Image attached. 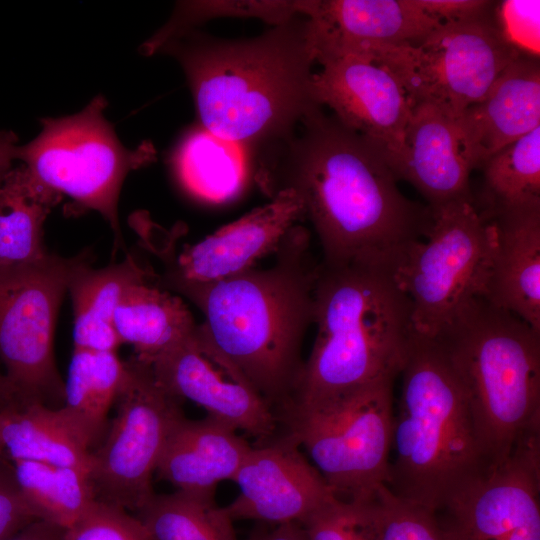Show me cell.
Returning <instances> with one entry per match:
<instances>
[{
    "label": "cell",
    "mask_w": 540,
    "mask_h": 540,
    "mask_svg": "<svg viewBox=\"0 0 540 540\" xmlns=\"http://www.w3.org/2000/svg\"><path fill=\"white\" fill-rule=\"evenodd\" d=\"M255 156L254 180L265 194L300 197L325 265L359 262L393 274L428 231L430 207L407 198L383 154L322 108Z\"/></svg>",
    "instance_id": "6da1fadb"
},
{
    "label": "cell",
    "mask_w": 540,
    "mask_h": 540,
    "mask_svg": "<svg viewBox=\"0 0 540 540\" xmlns=\"http://www.w3.org/2000/svg\"><path fill=\"white\" fill-rule=\"evenodd\" d=\"M157 51L180 63L200 126L241 145L251 159L289 138L306 116L322 108L314 91L316 55L306 16L247 39L190 29Z\"/></svg>",
    "instance_id": "7a4b0ae2"
},
{
    "label": "cell",
    "mask_w": 540,
    "mask_h": 540,
    "mask_svg": "<svg viewBox=\"0 0 540 540\" xmlns=\"http://www.w3.org/2000/svg\"><path fill=\"white\" fill-rule=\"evenodd\" d=\"M267 268L252 267L228 278L196 283L158 281L203 314L218 349L247 377L278 415L291 403L302 370V344L314 319L318 265L309 231L296 224Z\"/></svg>",
    "instance_id": "3957f363"
},
{
    "label": "cell",
    "mask_w": 540,
    "mask_h": 540,
    "mask_svg": "<svg viewBox=\"0 0 540 540\" xmlns=\"http://www.w3.org/2000/svg\"><path fill=\"white\" fill-rule=\"evenodd\" d=\"M313 323L314 345L287 408L318 405L395 380L414 332L411 300L393 274L359 262L319 263Z\"/></svg>",
    "instance_id": "277c9868"
},
{
    "label": "cell",
    "mask_w": 540,
    "mask_h": 540,
    "mask_svg": "<svg viewBox=\"0 0 540 540\" xmlns=\"http://www.w3.org/2000/svg\"><path fill=\"white\" fill-rule=\"evenodd\" d=\"M385 486L435 511L490 467L463 386L435 338L413 332Z\"/></svg>",
    "instance_id": "5b68a950"
},
{
    "label": "cell",
    "mask_w": 540,
    "mask_h": 540,
    "mask_svg": "<svg viewBox=\"0 0 540 540\" xmlns=\"http://www.w3.org/2000/svg\"><path fill=\"white\" fill-rule=\"evenodd\" d=\"M434 338L463 386L490 468L540 434V332L479 297Z\"/></svg>",
    "instance_id": "8992f818"
},
{
    "label": "cell",
    "mask_w": 540,
    "mask_h": 540,
    "mask_svg": "<svg viewBox=\"0 0 540 540\" xmlns=\"http://www.w3.org/2000/svg\"><path fill=\"white\" fill-rule=\"evenodd\" d=\"M394 380H382L278 416L279 433L303 447L343 501L364 502L385 485L392 448Z\"/></svg>",
    "instance_id": "52a82bcc"
},
{
    "label": "cell",
    "mask_w": 540,
    "mask_h": 540,
    "mask_svg": "<svg viewBox=\"0 0 540 540\" xmlns=\"http://www.w3.org/2000/svg\"><path fill=\"white\" fill-rule=\"evenodd\" d=\"M106 106L97 95L76 114L41 119L40 133L17 146L15 158L48 188L101 214L117 250L124 249L118 218L122 184L129 172L155 161L156 151L148 141L135 149L123 146L104 116Z\"/></svg>",
    "instance_id": "ba28073f"
},
{
    "label": "cell",
    "mask_w": 540,
    "mask_h": 540,
    "mask_svg": "<svg viewBox=\"0 0 540 540\" xmlns=\"http://www.w3.org/2000/svg\"><path fill=\"white\" fill-rule=\"evenodd\" d=\"M495 4L478 16L441 24L418 44L370 46L353 56L386 68L411 106L430 102L457 120L522 53L501 32Z\"/></svg>",
    "instance_id": "9c48e42d"
},
{
    "label": "cell",
    "mask_w": 540,
    "mask_h": 540,
    "mask_svg": "<svg viewBox=\"0 0 540 540\" xmlns=\"http://www.w3.org/2000/svg\"><path fill=\"white\" fill-rule=\"evenodd\" d=\"M430 209L424 240L410 247L393 277L411 300L414 332L434 338L463 307L484 296L493 229L472 196Z\"/></svg>",
    "instance_id": "30bf717a"
},
{
    "label": "cell",
    "mask_w": 540,
    "mask_h": 540,
    "mask_svg": "<svg viewBox=\"0 0 540 540\" xmlns=\"http://www.w3.org/2000/svg\"><path fill=\"white\" fill-rule=\"evenodd\" d=\"M80 255L48 254L41 260L0 268V359L12 400L64 401L53 341L57 315Z\"/></svg>",
    "instance_id": "8fae6325"
},
{
    "label": "cell",
    "mask_w": 540,
    "mask_h": 540,
    "mask_svg": "<svg viewBox=\"0 0 540 540\" xmlns=\"http://www.w3.org/2000/svg\"><path fill=\"white\" fill-rule=\"evenodd\" d=\"M126 366L116 415L92 452L90 479L98 501L136 514L155 494L152 475L184 414L181 400L158 383L149 363L133 357Z\"/></svg>",
    "instance_id": "7c38bea8"
},
{
    "label": "cell",
    "mask_w": 540,
    "mask_h": 540,
    "mask_svg": "<svg viewBox=\"0 0 540 540\" xmlns=\"http://www.w3.org/2000/svg\"><path fill=\"white\" fill-rule=\"evenodd\" d=\"M539 495L537 434L433 513L442 540H540Z\"/></svg>",
    "instance_id": "4fadbf2b"
},
{
    "label": "cell",
    "mask_w": 540,
    "mask_h": 540,
    "mask_svg": "<svg viewBox=\"0 0 540 540\" xmlns=\"http://www.w3.org/2000/svg\"><path fill=\"white\" fill-rule=\"evenodd\" d=\"M158 383L178 399H188L256 444L278 433L276 413L242 371L214 344L203 324L150 363Z\"/></svg>",
    "instance_id": "5bb4252c"
},
{
    "label": "cell",
    "mask_w": 540,
    "mask_h": 540,
    "mask_svg": "<svg viewBox=\"0 0 540 540\" xmlns=\"http://www.w3.org/2000/svg\"><path fill=\"white\" fill-rule=\"evenodd\" d=\"M304 218L300 197L292 190H283L270 203L184 246L180 252L175 250L173 231L159 233L155 225L150 227L146 222L139 234L165 265L158 281L209 283L254 267L258 260L274 253L286 233Z\"/></svg>",
    "instance_id": "9a60e30c"
},
{
    "label": "cell",
    "mask_w": 540,
    "mask_h": 540,
    "mask_svg": "<svg viewBox=\"0 0 540 540\" xmlns=\"http://www.w3.org/2000/svg\"><path fill=\"white\" fill-rule=\"evenodd\" d=\"M318 63L322 66L314 74L318 103L372 143L394 173L411 113L402 85L386 68L365 58L344 55Z\"/></svg>",
    "instance_id": "2e32d148"
},
{
    "label": "cell",
    "mask_w": 540,
    "mask_h": 540,
    "mask_svg": "<svg viewBox=\"0 0 540 540\" xmlns=\"http://www.w3.org/2000/svg\"><path fill=\"white\" fill-rule=\"evenodd\" d=\"M299 448L283 433L251 447L232 480L239 494L225 507L233 521L301 525L340 500Z\"/></svg>",
    "instance_id": "e0dca14e"
},
{
    "label": "cell",
    "mask_w": 540,
    "mask_h": 540,
    "mask_svg": "<svg viewBox=\"0 0 540 540\" xmlns=\"http://www.w3.org/2000/svg\"><path fill=\"white\" fill-rule=\"evenodd\" d=\"M316 62L376 45L418 44L441 23L418 0H306Z\"/></svg>",
    "instance_id": "ac0fdd59"
},
{
    "label": "cell",
    "mask_w": 540,
    "mask_h": 540,
    "mask_svg": "<svg viewBox=\"0 0 540 540\" xmlns=\"http://www.w3.org/2000/svg\"><path fill=\"white\" fill-rule=\"evenodd\" d=\"M456 123L463 156L472 170L540 126L539 56L521 53Z\"/></svg>",
    "instance_id": "d6986e66"
},
{
    "label": "cell",
    "mask_w": 540,
    "mask_h": 540,
    "mask_svg": "<svg viewBox=\"0 0 540 540\" xmlns=\"http://www.w3.org/2000/svg\"><path fill=\"white\" fill-rule=\"evenodd\" d=\"M493 254L483 298L540 332V204L485 207Z\"/></svg>",
    "instance_id": "ffe728a7"
},
{
    "label": "cell",
    "mask_w": 540,
    "mask_h": 540,
    "mask_svg": "<svg viewBox=\"0 0 540 540\" xmlns=\"http://www.w3.org/2000/svg\"><path fill=\"white\" fill-rule=\"evenodd\" d=\"M471 167L463 156L456 120L430 102H417L404 135V148L394 171L397 180L413 185L435 207L471 197Z\"/></svg>",
    "instance_id": "44dd1931"
},
{
    "label": "cell",
    "mask_w": 540,
    "mask_h": 540,
    "mask_svg": "<svg viewBox=\"0 0 540 540\" xmlns=\"http://www.w3.org/2000/svg\"><path fill=\"white\" fill-rule=\"evenodd\" d=\"M251 447L234 428L211 416H183L167 438L156 472L176 491L215 496L221 481L233 480Z\"/></svg>",
    "instance_id": "7402d4cb"
},
{
    "label": "cell",
    "mask_w": 540,
    "mask_h": 540,
    "mask_svg": "<svg viewBox=\"0 0 540 540\" xmlns=\"http://www.w3.org/2000/svg\"><path fill=\"white\" fill-rule=\"evenodd\" d=\"M156 275L131 255L104 268H92L86 254L74 267L67 291L73 304L74 349L116 352L122 344L113 317L123 291L131 284Z\"/></svg>",
    "instance_id": "603a6c76"
},
{
    "label": "cell",
    "mask_w": 540,
    "mask_h": 540,
    "mask_svg": "<svg viewBox=\"0 0 540 540\" xmlns=\"http://www.w3.org/2000/svg\"><path fill=\"white\" fill-rule=\"evenodd\" d=\"M0 433L11 461L72 467L90 475L92 452L60 407L11 400L0 407Z\"/></svg>",
    "instance_id": "cb8c5ba5"
},
{
    "label": "cell",
    "mask_w": 540,
    "mask_h": 540,
    "mask_svg": "<svg viewBox=\"0 0 540 540\" xmlns=\"http://www.w3.org/2000/svg\"><path fill=\"white\" fill-rule=\"evenodd\" d=\"M156 277L129 285L113 317L121 343L132 345L135 357L147 363L188 336L197 325L179 297L151 282Z\"/></svg>",
    "instance_id": "d4e9b609"
},
{
    "label": "cell",
    "mask_w": 540,
    "mask_h": 540,
    "mask_svg": "<svg viewBox=\"0 0 540 540\" xmlns=\"http://www.w3.org/2000/svg\"><path fill=\"white\" fill-rule=\"evenodd\" d=\"M173 165L187 192L216 204L237 198L250 177L254 178L253 161L241 145L201 126L184 136L176 149Z\"/></svg>",
    "instance_id": "484cf974"
},
{
    "label": "cell",
    "mask_w": 540,
    "mask_h": 540,
    "mask_svg": "<svg viewBox=\"0 0 540 540\" xmlns=\"http://www.w3.org/2000/svg\"><path fill=\"white\" fill-rule=\"evenodd\" d=\"M62 196L39 182L22 164L0 187V268L43 259L44 223Z\"/></svg>",
    "instance_id": "4316f807"
},
{
    "label": "cell",
    "mask_w": 540,
    "mask_h": 540,
    "mask_svg": "<svg viewBox=\"0 0 540 540\" xmlns=\"http://www.w3.org/2000/svg\"><path fill=\"white\" fill-rule=\"evenodd\" d=\"M126 374L116 352L73 350L60 408L89 448L103 440Z\"/></svg>",
    "instance_id": "83f0119b"
},
{
    "label": "cell",
    "mask_w": 540,
    "mask_h": 540,
    "mask_svg": "<svg viewBox=\"0 0 540 540\" xmlns=\"http://www.w3.org/2000/svg\"><path fill=\"white\" fill-rule=\"evenodd\" d=\"M12 462L21 492L39 520L69 529L97 501L86 472L35 461Z\"/></svg>",
    "instance_id": "f1b7e54d"
},
{
    "label": "cell",
    "mask_w": 540,
    "mask_h": 540,
    "mask_svg": "<svg viewBox=\"0 0 540 540\" xmlns=\"http://www.w3.org/2000/svg\"><path fill=\"white\" fill-rule=\"evenodd\" d=\"M135 516L152 540H238L232 518L215 496L154 494Z\"/></svg>",
    "instance_id": "f546056e"
},
{
    "label": "cell",
    "mask_w": 540,
    "mask_h": 540,
    "mask_svg": "<svg viewBox=\"0 0 540 540\" xmlns=\"http://www.w3.org/2000/svg\"><path fill=\"white\" fill-rule=\"evenodd\" d=\"M485 207L540 204V126L487 158Z\"/></svg>",
    "instance_id": "4dcf8cb0"
},
{
    "label": "cell",
    "mask_w": 540,
    "mask_h": 540,
    "mask_svg": "<svg viewBox=\"0 0 540 540\" xmlns=\"http://www.w3.org/2000/svg\"><path fill=\"white\" fill-rule=\"evenodd\" d=\"M180 7L184 10L177 12L174 19L151 39L154 45L162 44L207 18L255 17L277 25L300 15V1H198Z\"/></svg>",
    "instance_id": "1f68e13d"
},
{
    "label": "cell",
    "mask_w": 540,
    "mask_h": 540,
    "mask_svg": "<svg viewBox=\"0 0 540 540\" xmlns=\"http://www.w3.org/2000/svg\"><path fill=\"white\" fill-rule=\"evenodd\" d=\"M368 504L379 540H442L433 511L380 486Z\"/></svg>",
    "instance_id": "d6a6232c"
},
{
    "label": "cell",
    "mask_w": 540,
    "mask_h": 540,
    "mask_svg": "<svg viewBox=\"0 0 540 540\" xmlns=\"http://www.w3.org/2000/svg\"><path fill=\"white\" fill-rule=\"evenodd\" d=\"M301 526L307 540H379L368 501L337 500Z\"/></svg>",
    "instance_id": "836d02e7"
},
{
    "label": "cell",
    "mask_w": 540,
    "mask_h": 540,
    "mask_svg": "<svg viewBox=\"0 0 540 540\" xmlns=\"http://www.w3.org/2000/svg\"><path fill=\"white\" fill-rule=\"evenodd\" d=\"M65 540H152L141 521L130 512L96 501L72 527Z\"/></svg>",
    "instance_id": "e575fe53"
},
{
    "label": "cell",
    "mask_w": 540,
    "mask_h": 540,
    "mask_svg": "<svg viewBox=\"0 0 540 540\" xmlns=\"http://www.w3.org/2000/svg\"><path fill=\"white\" fill-rule=\"evenodd\" d=\"M495 17L505 38L522 53L539 56V1H503Z\"/></svg>",
    "instance_id": "d590c367"
},
{
    "label": "cell",
    "mask_w": 540,
    "mask_h": 540,
    "mask_svg": "<svg viewBox=\"0 0 540 540\" xmlns=\"http://www.w3.org/2000/svg\"><path fill=\"white\" fill-rule=\"evenodd\" d=\"M39 520L17 483L14 468L0 462V540H8Z\"/></svg>",
    "instance_id": "8d00e7d4"
},
{
    "label": "cell",
    "mask_w": 540,
    "mask_h": 540,
    "mask_svg": "<svg viewBox=\"0 0 540 540\" xmlns=\"http://www.w3.org/2000/svg\"><path fill=\"white\" fill-rule=\"evenodd\" d=\"M418 2L441 24L478 16L491 9L495 3L486 0H418Z\"/></svg>",
    "instance_id": "74e56055"
},
{
    "label": "cell",
    "mask_w": 540,
    "mask_h": 540,
    "mask_svg": "<svg viewBox=\"0 0 540 540\" xmlns=\"http://www.w3.org/2000/svg\"><path fill=\"white\" fill-rule=\"evenodd\" d=\"M66 529L45 520H35L8 540H65Z\"/></svg>",
    "instance_id": "f35d334b"
},
{
    "label": "cell",
    "mask_w": 540,
    "mask_h": 540,
    "mask_svg": "<svg viewBox=\"0 0 540 540\" xmlns=\"http://www.w3.org/2000/svg\"><path fill=\"white\" fill-rule=\"evenodd\" d=\"M271 529H259L248 540H307L300 524L289 523L274 525Z\"/></svg>",
    "instance_id": "ab89813d"
},
{
    "label": "cell",
    "mask_w": 540,
    "mask_h": 540,
    "mask_svg": "<svg viewBox=\"0 0 540 540\" xmlns=\"http://www.w3.org/2000/svg\"><path fill=\"white\" fill-rule=\"evenodd\" d=\"M18 138L12 131H0V187L13 168Z\"/></svg>",
    "instance_id": "60d3db41"
},
{
    "label": "cell",
    "mask_w": 540,
    "mask_h": 540,
    "mask_svg": "<svg viewBox=\"0 0 540 540\" xmlns=\"http://www.w3.org/2000/svg\"><path fill=\"white\" fill-rule=\"evenodd\" d=\"M9 398V390L6 384L5 377L0 374V406Z\"/></svg>",
    "instance_id": "b9f144b4"
},
{
    "label": "cell",
    "mask_w": 540,
    "mask_h": 540,
    "mask_svg": "<svg viewBox=\"0 0 540 540\" xmlns=\"http://www.w3.org/2000/svg\"><path fill=\"white\" fill-rule=\"evenodd\" d=\"M4 448H3V445H2V440H1V433H0V456L3 452Z\"/></svg>",
    "instance_id": "7bdbcfd3"
}]
</instances>
